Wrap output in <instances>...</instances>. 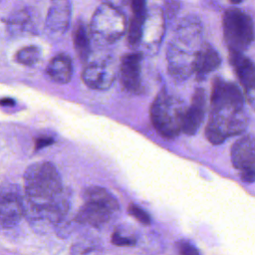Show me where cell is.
I'll list each match as a JSON object with an SVG mask.
<instances>
[{
  "mask_svg": "<svg viewBox=\"0 0 255 255\" xmlns=\"http://www.w3.org/2000/svg\"><path fill=\"white\" fill-rule=\"evenodd\" d=\"M24 215L33 222H46L49 209L65 196L60 173L49 161L29 165L23 175Z\"/></svg>",
  "mask_w": 255,
  "mask_h": 255,
  "instance_id": "cell-1",
  "label": "cell"
},
{
  "mask_svg": "<svg viewBox=\"0 0 255 255\" xmlns=\"http://www.w3.org/2000/svg\"><path fill=\"white\" fill-rule=\"evenodd\" d=\"M73 43L78 57L82 61H86L89 58L91 52L90 37L85 24L82 22H78L74 28Z\"/></svg>",
  "mask_w": 255,
  "mask_h": 255,
  "instance_id": "cell-20",
  "label": "cell"
},
{
  "mask_svg": "<svg viewBox=\"0 0 255 255\" xmlns=\"http://www.w3.org/2000/svg\"><path fill=\"white\" fill-rule=\"evenodd\" d=\"M221 63L218 52L208 43L201 45L194 64V73L197 80H202L209 73L216 70Z\"/></svg>",
  "mask_w": 255,
  "mask_h": 255,
  "instance_id": "cell-17",
  "label": "cell"
},
{
  "mask_svg": "<svg viewBox=\"0 0 255 255\" xmlns=\"http://www.w3.org/2000/svg\"><path fill=\"white\" fill-rule=\"evenodd\" d=\"M232 4H239V3H241L242 1H244V0H229Z\"/></svg>",
  "mask_w": 255,
  "mask_h": 255,
  "instance_id": "cell-30",
  "label": "cell"
},
{
  "mask_svg": "<svg viewBox=\"0 0 255 255\" xmlns=\"http://www.w3.org/2000/svg\"><path fill=\"white\" fill-rule=\"evenodd\" d=\"M146 20V19H145ZM145 20L132 17L128 33V40L130 45H136L142 38L144 32V23Z\"/></svg>",
  "mask_w": 255,
  "mask_h": 255,
  "instance_id": "cell-22",
  "label": "cell"
},
{
  "mask_svg": "<svg viewBox=\"0 0 255 255\" xmlns=\"http://www.w3.org/2000/svg\"><path fill=\"white\" fill-rule=\"evenodd\" d=\"M201 28L195 19L184 20L176 30L173 40L167 51L169 74L177 79L183 80L194 73V64L201 45Z\"/></svg>",
  "mask_w": 255,
  "mask_h": 255,
  "instance_id": "cell-2",
  "label": "cell"
},
{
  "mask_svg": "<svg viewBox=\"0 0 255 255\" xmlns=\"http://www.w3.org/2000/svg\"><path fill=\"white\" fill-rule=\"evenodd\" d=\"M128 210V213H129L131 216H133L136 220H138L140 223H142V224H144V225L150 224V221H151V220H150V216H149L148 213H147L144 209H142L140 206L131 203V204H129Z\"/></svg>",
  "mask_w": 255,
  "mask_h": 255,
  "instance_id": "cell-23",
  "label": "cell"
},
{
  "mask_svg": "<svg viewBox=\"0 0 255 255\" xmlns=\"http://www.w3.org/2000/svg\"><path fill=\"white\" fill-rule=\"evenodd\" d=\"M112 243L117 246H131L135 244V238L125 236L119 231H115L112 235Z\"/></svg>",
  "mask_w": 255,
  "mask_h": 255,
  "instance_id": "cell-27",
  "label": "cell"
},
{
  "mask_svg": "<svg viewBox=\"0 0 255 255\" xmlns=\"http://www.w3.org/2000/svg\"><path fill=\"white\" fill-rule=\"evenodd\" d=\"M39 16L34 9L24 8L11 15L7 28L12 35H34L37 33Z\"/></svg>",
  "mask_w": 255,
  "mask_h": 255,
  "instance_id": "cell-15",
  "label": "cell"
},
{
  "mask_svg": "<svg viewBox=\"0 0 255 255\" xmlns=\"http://www.w3.org/2000/svg\"><path fill=\"white\" fill-rule=\"evenodd\" d=\"M71 255H96V248L84 243H75L71 246Z\"/></svg>",
  "mask_w": 255,
  "mask_h": 255,
  "instance_id": "cell-26",
  "label": "cell"
},
{
  "mask_svg": "<svg viewBox=\"0 0 255 255\" xmlns=\"http://www.w3.org/2000/svg\"><path fill=\"white\" fill-rule=\"evenodd\" d=\"M82 80L91 89L106 90L112 86L115 73L107 63L94 62L84 69Z\"/></svg>",
  "mask_w": 255,
  "mask_h": 255,
  "instance_id": "cell-13",
  "label": "cell"
},
{
  "mask_svg": "<svg viewBox=\"0 0 255 255\" xmlns=\"http://www.w3.org/2000/svg\"><path fill=\"white\" fill-rule=\"evenodd\" d=\"M131 9L133 17L139 19H146V0H131Z\"/></svg>",
  "mask_w": 255,
  "mask_h": 255,
  "instance_id": "cell-25",
  "label": "cell"
},
{
  "mask_svg": "<svg viewBox=\"0 0 255 255\" xmlns=\"http://www.w3.org/2000/svg\"><path fill=\"white\" fill-rule=\"evenodd\" d=\"M248 120L244 111H211L205 128V136L212 144H220L227 137L242 133Z\"/></svg>",
  "mask_w": 255,
  "mask_h": 255,
  "instance_id": "cell-5",
  "label": "cell"
},
{
  "mask_svg": "<svg viewBox=\"0 0 255 255\" xmlns=\"http://www.w3.org/2000/svg\"><path fill=\"white\" fill-rule=\"evenodd\" d=\"M223 38L229 51L244 52L254 40L251 17L238 8L227 9L222 17Z\"/></svg>",
  "mask_w": 255,
  "mask_h": 255,
  "instance_id": "cell-4",
  "label": "cell"
},
{
  "mask_svg": "<svg viewBox=\"0 0 255 255\" xmlns=\"http://www.w3.org/2000/svg\"><path fill=\"white\" fill-rule=\"evenodd\" d=\"M41 57L40 49L36 46H27L16 53V61L25 66L36 65Z\"/></svg>",
  "mask_w": 255,
  "mask_h": 255,
  "instance_id": "cell-21",
  "label": "cell"
},
{
  "mask_svg": "<svg viewBox=\"0 0 255 255\" xmlns=\"http://www.w3.org/2000/svg\"><path fill=\"white\" fill-rule=\"evenodd\" d=\"M23 216V198L18 186L12 183L0 185V229L14 228Z\"/></svg>",
  "mask_w": 255,
  "mask_h": 255,
  "instance_id": "cell-8",
  "label": "cell"
},
{
  "mask_svg": "<svg viewBox=\"0 0 255 255\" xmlns=\"http://www.w3.org/2000/svg\"><path fill=\"white\" fill-rule=\"evenodd\" d=\"M141 53H128L122 58L120 66V79L123 86L129 92L140 91V63Z\"/></svg>",
  "mask_w": 255,
  "mask_h": 255,
  "instance_id": "cell-11",
  "label": "cell"
},
{
  "mask_svg": "<svg viewBox=\"0 0 255 255\" xmlns=\"http://www.w3.org/2000/svg\"><path fill=\"white\" fill-rule=\"evenodd\" d=\"M46 73L56 83H69L73 76V64L71 58L63 53L56 55L47 65Z\"/></svg>",
  "mask_w": 255,
  "mask_h": 255,
  "instance_id": "cell-18",
  "label": "cell"
},
{
  "mask_svg": "<svg viewBox=\"0 0 255 255\" xmlns=\"http://www.w3.org/2000/svg\"><path fill=\"white\" fill-rule=\"evenodd\" d=\"M204 108H205V94L204 90L198 88L194 91L191 104L186 108L183 121L181 132L188 135H193L197 132L201 126L204 118Z\"/></svg>",
  "mask_w": 255,
  "mask_h": 255,
  "instance_id": "cell-12",
  "label": "cell"
},
{
  "mask_svg": "<svg viewBox=\"0 0 255 255\" xmlns=\"http://www.w3.org/2000/svg\"><path fill=\"white\" fill-rule=\"evenodd\" d=\"M72 15V5L70 0H51L48 9L45 28L52 36L64 35L69 27Z\"/></svg>",
  "mask_w": 255,
  "mask_h": 255,
  "instance_id": "cell-10",
  "label": "cell"
},
{
  "mask_svg": "<svg viewBox=\"0 0 255 255\" xmlns=\"http://www.w3.org/2000/svg\"><path fill=\"white\" fill-rule=\"evenodd\" d=\"M126 30L125 16L116 7L102 4L95 11L91 22V33L102 43H114Z\"/></svg>",
  "mask_w": 255,
  "mask_h": 255,
  "instance_id": "cell-6",
  "label": "cell"
},
{
  "mask_svg": "<svg viewBox=\"0 0 255 255\" xmlns=\"http://www.w3.org/2000/svg\"><path fill=\"white\" fill-rule=\"evenodd\" d=\"M185 110L180 100L162 90L150 107V121L160 135L173 138L181 132Z\"/></svg>",
  "mask_w": 255,
  "mask_h": 255,
  "instance_id": "cell-3",
  "label": "cell"
},
{
  "mask_svg": "<svg viewBox=\"0 0 255 255\" xmlns=\"http://www.w3.org/2000/svg\"><path fill=\"white\" fill-rule=\"evenodd\" d=\"M54 143V139L50 136H41L38 137L35 141V149H42L46 146H49Z\"/></svg>",
  "mask_w": 255,
  "mask_h": 255,
  "instance_id": "cell-28",
  "label": "cell"
},
{
  "mask_svg": "<svg viewBox=\"0 0 255 255\" xmlns=\"http://www.w3.org/2000/svg\"><path fill=\"white\" fill-rule=\"evenodd\" d=\"M83 198L84 201L87 202H93L100 205H103L113 212H116L119 210V202L116 199V197L108 191L106 188L92 185L88 186L83 190Z\"/></svg>",
  "mask_w": 255,
  "mask_h": 255,
  "instance_id": "cell-19",
  "label": "cell"
},
{
  "mask_svg": "<svg viewBox=\"0 0 255 255\" xmlns=\"http://www.w3.org/2000/svg\"><path fill=\"white\" fill-rule=\"evenodd\" d=\"M178 255H200L197 248L188 240L181 239L176 242Z\"/></svg>",
  "mask_w": 255,
  "mask_h": 255,
  "instance_id": "cell-24",
  "label": "cell"
},
{
  "mask_svg": "<svg viewBox=\"0 0 255 255\" xmlns=\"http://www.w3.org/2000/svg\"><path fill=\"white\" fill-rule=\"evenodd\" d=\"M114 213L115 212L103 205L85 201L84 205L77 212L75 220L81 224L100 227L107 223Z\"/></svg>",
  "mask_w": 255,
  "mask_h": 255,
  "instance_id": "cell-16",
  "label": "cell"
},
{
  "mask_svg": "<svg viewBox=\"0 0 255 255\" xmlns=\"http://www.w3.org/2000/svg\"><path fill=\"white\" fill-rule=\"evenodd\" d=\"M0 106L2 107H13L15 106V101L10 98H4L0 100Z\"/></svg>",
  "mask_w": 255,
  "mask_h": 255,
  "instance_id": "cell-29",
  "label": "cell"
},
{
  "mask_svg": "<svg viewBox=\"0 0 255 255\" xmlns=\"http://www.w3.org/2000/svg\"><path fill=\"white\" fill-rule=\"evenodd\" d=\"M210 102L211 111H242L244 107V97L238 86L221 78L213 80Z\"/></svg>",
  "mask_w": 255,
  "mask_h": 255,
  "instance_id": "cell-9",
  "label": "cell"
},
{
  "mask_svg": "<svg viewBox=\"0 0 255 255\" xmlns=\"http://www.w3.org/2000/svg\"><path fill=\"white\" fill-rule=\"evenodd\" d=\"M229 62L247 93L255 91V64L242 52L229 51Z\"/></svg>",
  "mask_w": 255,
  "mask_h": 255,
  "instance_id": "cell-14",
  "label": "cell"
},
{
  "mask_svg": "<svg viewBox=\"0 0 255 255\" xmlns=\"http://www.w3.org/2000/svg\"><path fill=\"white\" fill-rule=\"evenodd\" d=\"M231 161L244 182L255 181V137L244 134L231 147Z\"/></svg>",
  "mask_w": 255,
  "mask_h": 255,
  "instance_id": "cell-7",
  "label": "cell"
}]
</instances>
